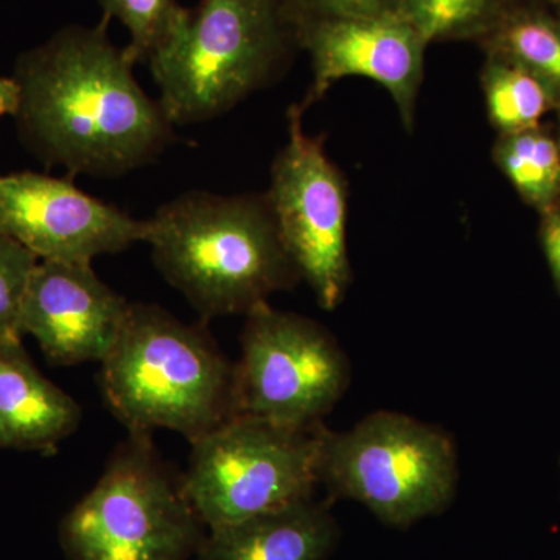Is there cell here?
<instances>
[{"label":"cell","instance_id":"cell-24","mask_svg":"<svg viewBox=\"0 0 560 560\" xmlns=\"http://www.w3.org/2000/svg\"><path fill=\"white\" fill-rule=\"evenodd\" d=\"M555 7H556V13H558L560 16V0H558V2L555 3Z\"/></svg>","mask_w":560,"mask_h":560},{"label":"cell","instance_id":"cell-3","mask_svg":"<svg viewBox=\"0 0 560 560\" xmlns=\"http://www.w3.org/2000/svg\"><path fill=\"white\" fill-rule=\"evenodd\" d=\"M101 364L103 397L131 436L167 429L194 444L237 415L234 364L205 324L160 305L131 304Z\"/></svg>","mask_w":560,"mask_h":560},{"label":"cell","instance_id":"cell-17","mask_svg":"<svg viewBox=\"0 0 560 560\" xmlns=\"http://www.w3.org/2000/svg\"><path fill=\"white\" fill-rule=\"evenodd\" d=\"M481 90L490 125L499 135L540 127L560 98L539 77L515 62L486 55L481 69Z\"/></svg>","mask_w":560,"mask_h":560},{"label":"cell","instance_id":"cell-20","mask_svg":"<svg viewBox=\"0 0 560 560\" xmlns=\"http://www.w3.org/2000/svg\"><path fill=\"white\" fill-rule=\"evenodd\" d=\"M38 264L31 249L0 232V341H21L22 305Z\"/></svg>","mask_w":560,"mask_h":560},{"label":"cell","instance_id":"cell-4","mask_svg":"<svg viewBox=\"0 0 560 560\" xmlns=\"http://www.w3.org/2000/svg\"><path fill=\"white\" fill-rule=\"evenodd\" d=\"M293 44L283 0H201L147 62L172 124H202L267 86Z\"/></svg>","mask_w":560,"mask_h":560},{"label":"cell","instance_id":"cell-27","mask_svg":"<svg viewBox=\"0 0 560 560\" xmlns=\"http://www.w3.org/2000/svg\"><path fill=\"white\" fill-rule=\"evenodd\" d=\"M558 208H560V201H559V206H558Z\"/></svg>","mask_w":560,"mask_h":560},{"label":"cell","instance_id":"cell-12","mask_svg":"<svg viewBox=\"0 0 560 560\" xmlns=\"http://www.w3.org/2000/svg\"><path fill=\"white\" fill-rule=\"evenodd\" d=\"M130 305L91 264L39 260L22 305L20 331L32 335L58 366L102 363L119 340Z\"/></svg>","mask_w":560,"mask_h":560},{"label":"cell","instance_id":"cell-2","mask_svg":"<svg viewBox=\"0 0 560 560\" xmlns=\"http://www.w3.org/2000/svg\"><path fill=\"white\" fill-rule=\"evenodd\" d=\"M153 259L202 319L248 315L301 280L280 241L267 195L194 190L149 220Z\"/></svg>","mask_w":560,"mask_h":560},{"label":"cell","instance_id":"cell-26","mask_svg":"<svg viewBox=\"0 0 560 560\" xmlns=\"http://www.w3.org/2000/svg\"><path fill=\"white\" fill-rule=\"evenodd\" d=\"M548 2L556 3L558 0H548Z\"/></svg>","mask_w":560,"mask_h":560},{"label":"cell","instance_id":"cell-25","mask_svg":"<svg viewBox=\"0 0 560 560\" xmlns=\"http://www.w3.org/2000/svg\"><path fill=\"white\" fill-rule=\"evenodd\" d=\"M558 113H559V120H560V108L558 109ZM559 140H560V130H559V136H558Z\"/></svg>","mask_w":560,"mask_h":560},{"label":"cell","instance_id":"cell-15","mask_svg":"<svg viewBox=\"0 0 560 560\" xmlns=\"http://www.w3.org/2000/svg\"><path fill=\"white\" fill-rule=\"evenodd\" d=\"M486 55L515 62L560 98V16L522 0L481 39Z\"/></svg>","mask_w":560,"mask_h":560},{"label":"cell","instance_id":"cell-23","mask_svg":"<svg viewBox=\"0 0 560 560\" xmlns=\"http://www.w3.org/2000/svg\"><path fill=\"white\" fill-rule=\"evenodd\" d=\"M20 105V88L13 77L0 75V117L14 116Z\"/></svg>","mask_w":560,"mask_h":560},{"label":"cell","instance_id":"cell-22","mask_svg":"<svg viewBox=\"0 0 560 560\" xmlns=\"http://www.w3.org/2000/svg\"><path fill=\"white\" fill-rule=\"evenodd\" d=\"M540 241L560 293V208L545 213L544 221H541Z\"/></svg>","mask_w":560,"mask_h":560},{"label":"cell","instance_id":"cell-18","mask_svg":"<svg viewBox=\"0 0 560 560\" xmlns=\"http://www.w3.org/2000/svg\"><path fill=\"white\" fill-rule=\"evenodd\" d=\"M522 0H400L397 16L425 40L485 39Z\"/></svg>","mask_w":560,"mask_h":560},{"label":"cell","instance_id":"cell-7","mask_svg":"<svg viewBox=\"0 0 560 560\" xmlns=\"http://www.w3.org/2000/svg\"><path fill=\"white\" fill-rule=\"evenodd\" d=\"M319 481L335 497L359 501L385 525L407 528L451 504L458 458L444 431L381 411L342 433L326 430Z\"/></svg>","mask_w":560,"mask_h":560},{"label":"cell","instance_id":"cell-6","mask_svg":"<svg viewBox=\"0 0 560 560\" xmlns=\"http://www.w3.org/2000/svg\"><path fill=\"white\" fill-rule=\"evenodd\" d=\"M326 427L234 416L191 444L183 488L202 525H231L313 499Z\"/></svg>","mask_w":560,"mask_h":560},{"label":"cell","instance_id":"cell-14","mask_svg":"<svg viewBox=\"0 0 560 560\" xmlns=\"http://www.w3.org/2000/svg\"><path fill=\"white\" fill-rule=\"evenodd\" d=\"M337 540L329 506L311 499L209 529L197 560H326Z\"/></svg>","mask_w":560,"mask_h":560},{"label":"cell","instance_id":"cell-8","mask_svg":"<svg viewBox=\"0 0 560 560\" xmlns=\"http://www.w3.org/2000/svg\"><path fill=\"white\" fill-rule=\"evenodd\" d=\"M234 381L235 416L311 427L341 399L349 366L318 323L264 302L246 315Z\"/></svg>","mask_w":560,"mask_h":560},{"label":"cell","instance_id":"cell-1","mask_svg":"<svg viewBox=\"0 0 560 560\" xmlns=\"http://www.w3.org/2000/svg\"><path fill=\"white\" fill-rule=\"evenodd\" d=\"M106 25L62 28L14 68L22 143L69 176L127 175L175 142V125L142 90L130 51L110 43Z\"/></svg>","mask_w":560,"mask_h":560},{"label":"cell","instance_id":"cell-5","mask_svg":"<svg viewBox=\"0 0 560 560\" xmlns=\"http://www.w3.org/2000/svg\"><path fill=\"white\" fill-rule=\"evenodd\" d=\"M202 523L151 436H128L101 480L61 523L70 560H187Z\"/></svg>","mask_w":560,"mask_h":560},{"label":"cell","instance_id":"cell-11","mask_svg":"<svg viewBox=\"0 0 560 560\" xmlns=\"http://www.w3.org/2000/svg\"><path fill=\"white\" fill-rule=\"evenodd\" d=\"M296 46L311 57L313 81L301 108L323 101L337 81L361 77L381 84L412 131L425 69L427 43L399 16L294 18Z\"/></svg>","mask_w":560,"mask_h":560},{"label":"cell","instance_id":"cell-9","mask_svg":"<svg viewBox=\"0 0 560 560\" xmlns=\"http://www.w3.org/2000/svg\"><path fill=\"white\" fill-rule=\"evenodd\" d=\"M300 105L289 109V142L271 168L267 200L280 241L301 279L326 311L341 304L350 283L348 183L324 149L308 136Z\"/></svg>","mask_w":560,"mask_h":560},{"label":"cell","instance_id":"cell-10","mask_svg":"<svg viewBox=\"0 0 560 560\" xmlns=\"http://www.w3.org/2000/svg\"><path fill=\"white\" fill-rule=\"evenodd\" d=\"M0 232L39 260L91 264L149 241V220L80 190L70 179L35 172L0 176Z\"/></svg>","mask_w":560,"mask_h":560},{"label":"cell","instance_id":"cell-21","mask_svg":"<svg viewBox=\"0 0 560 560\" xmlns=\"http://www.w3.org/2000/svg\"><path fill=\"white\" fill-rule=\"evenodd\" d=\"M399 3L400 0H283L289 20L397 16Z\"/></svg>","mask_w":560,"mask_h":560},{"label":"cell","instance_id":"cell-19","mask_svg":"<svg viewBox=\"0 0 560 560\" xmlns=\"http://www.w3.org/2000/svg\"><path fill=\"white\" fill-rule=\"evenodd\" d=\"M103 21L119 20L130 32L132 60L149 61L167 40L184 14L176 0H101Z\"/></svg>","mask_w":560,"mask_h":560},{"label":"cell","instance_id":"cell-13","mask_svg":"<svg viewBox=\"0 0 560 560\" xmlns=\"http://www.w3.org/2000/svg\"><path fill=\"white\" fill-rule=\"evenodd\" d=\"M81 422V408L40 374L21 341H0V451L50 455Z\"/></svg>","mask_w":560,"mask_h":560},{"label":"cell","instance_id":"cell-16","mask_svg":"<svg viewBox=\"0 0 560 560\" xmlns=\"http://www.w3.org/2000/svg\"><path fill=\"white\" fill-rule=\"evenodd\" d=\"M493 161L501 173L541 215L560 201V140L541 127L499 135Z\"/></svg>","mask_w":560,"mask_h":560}]
</instances>
